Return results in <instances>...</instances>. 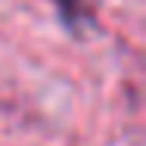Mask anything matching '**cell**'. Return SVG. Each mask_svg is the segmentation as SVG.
<instances>
[{
  "mask_svg": "<svg viewBox=\"0 0 146 146\" xmlns=\"http://www.w3.org/2000/svg\"><path fill=\"white\" fill-rule=\"evenodd\" d=\"M53 3L62 6V13H65V16H75V0H53Z\"/></svg>",
  "mask_w": 146,
  "mask_h": 146,
  "instance_id": "cell-1",
  "label": "cell"
}]
</instances>
